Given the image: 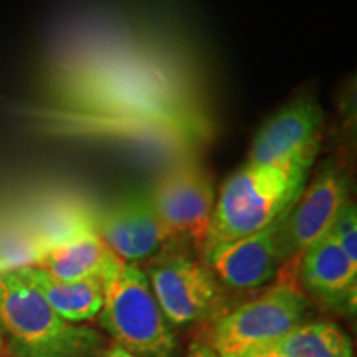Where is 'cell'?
Here are the masks:
<instances>
[{"label":"cell","instance_id":"5","mask_svg":"<svg viewBox=\"0 0 357 357\" xmlns=\"http://www.w3.org/2000/svg\"><path fill=\"white\" fill-rule=\"evenodd\" d=\"M310 301L296 287L281 281L257 300L245 303L217 321L212 349L218 357H253L273 349L305 323Z\"/></svg>","mask_w":357,"mask_h":357},{"label":"cell","instance_id":"11","mask_svg":"<svg viewBox=\"0 0 357 357\" xmlns=\"http://www.w3.org/2000/svg\"><path fill=\"white\" fill-rule=\"evenodd\" d=\"M284 217L265 230L207 250L204 257L215 278L234 289H255L270 283L287 263L281 242Z\"/></svg>","mask_w":357,"mask_h":357},{"label":"cell","instance_id":"8","mask_svg":"<svg viewBox=\"0 0 357 357\" xmlns=\"http://www.w3.org/2000/svg\"><path fill=\"white\" fill-rule=\"evenodd\" d=\"M144 273L169 324L200 323L220 305V284L211 268L182 253L159 258Z\"/></svg>","mask_w":357,"mask_h":357},{"label":"cell","instance_id":"15","mask_svg":"<svg viewBox=\"0 0 357 357\" xmlns=\"http://www.w3.org/2000/svg\"><path fill=\"white\" fill-rule=\"evenodd\" d=\"M273 349L284 357H354L349 336L331 321L301 323Z\"/></svg>","mask_w":357,"mask_h":357},{"label":"cell","instance_id":"19","mask_svg":"<svg viewBox=\"0 0 357 357\" xmlns=\"http://www.w3.org/2000/svg\"><path fill=\"white\" fill-rule=\"evenodd\" d=\"M253 357H284V356H281L280 352L275 349H268V351H263V352H260V354H257Z\"/></svg>","mask_w":357,"mask_h":357},{"label":"cell","instance_id":"7","mask_svg":"<svg viewBox=\"0 0 357 357\" xmlns=\"http://www.w3.org/2000/svg\"><path fill=\"white\" fill-rule=\"evenodd\" d=\"M324 111L311 96L294 98L258 129L248 160L257 166L311 169L319 149Z\"/></svg>","mask_w":357,"mask_h":357},{"label":"cell","instance_id":"16","mask_svg":"<svg viewBox=\"0 0 357 357\" xmlns=\"http://www.w3.org/2000/svg\"><path fill=\"white\" fill-rule=\"evenodd\" d=\"M328 234L336 240L346 257L357 265V211L351 199L341 207Z\"/></svg>","mask_w":357,"mask_h":357},{"label":"cell","instance_id":"2","mask_svg":"<svg viewBox=\"0 0 357 357\" xmlns=\"http://www.w3.org/2000/svg\"><path fill=\"white\" fill-rule=\"evenodd\" d=\"M310 171L245 162L217 194L202 252L257 234L283 218L305 189Z\"/></svg>","mask_w":357,"mask_h":357},{"label":"cell","instance_id":"4","mask_svg":"<svg viewBox=\"0 0 357 357\" xmlns=\"http://www.w3.org/2000/svg\"><path fill=\"white\" fill-rule=\"evenodd\" d=\"M102 284L100 319L118 346L134 357H171L176 334L155 301L144 270L124 261Z\"/></svg>","mask_w":357,"mask_h":357},{"label":"cell","instance_id":"3","mask_svg":"<svg viewBox=\"0 0 357 357\" xmlns=\"http://www.w3.org/2000/svg\"><path fill=\"white\" fill-rule=\"evenodd\" d=\"M0 328L15 357H100V333L56 314L15 268L0 270Z\"/></svg>","mask_w":357,"mask_h":357},{"label":"cell","instance_id":"6","mask_svg":"<svg viewBox=\"0 0 357 357\" xmlns=\"http://www.w3.org/2000/svg\"><path fill=\"white\" fill-rule=\"evenodd\" d=\"M154 211L172 238H187L202 252L215 207L211 172L189 159L177 160L149 190Z\"/></svg>","mask_w":357,"mask_h":357},{"label":"cell","instance_id":"1","mask_svg":"<svg viewBox=\"0 0 357 357\" xmlns=\"http://www.w3.org/2000/svg\"><path fill=\"white\" fill-rule=\"evenodd\" d=\"M65 86L66 100L79 114L149 116L205 124L177 75L139 52H109L78 61L73 75H66Z\"/></svg>","mask_w":357,"mask_h":357},{"label":"cell","instance_id":"20","mask_svg":"<svg viewBox=\"0 0 357 357\" xmlns=\"http://www.w3.org/2000/svg\"><path fill=\"white\" fill-rule=\"evenodd\" d=\"M3 342H6V339H3V333H2V328H0V349H2Z\"/></svg>","mask_w":357,"mask_h":357},{"label":"cell","instance_id":"13","mask_svg":"<svg viewBox=\"0 0 357 357\" xmlns=\"http://www.w3.org/2000/svg\"><path fill=\"white\" fill-rule=\"evenodd\" d=\"M106 243L93 230L43 250L33 265L42 268L53 278L78 281L98 278L105 281L123 265Z\"/></svg>","mask_w":357,"mask_h":357},{"label":"cell","instance_id":"9","mask_svg":"<svg viewBox=\"0 0 357 357\" xmlns=\"http://www.w3.org/2000/svg\"><path fill=\"white\" fill-rule=\"evenodd\" d=\"M95 231L116 257L134 265L155 255L172 240L144 189L129 190L113 200L98 215Z\"/></svg>","mask_w":357,"mask_h":357},{"label":"cell","instance_id":"21","mask_svg":"<svg viewBox=\"0 0 357 357\" xmlns=\"http://www.w3.org/2000/svg\"><path fill=\"white\" fill-rule=\"evenodd\" d=\"M0 357H15V356H2V354H0Z\"/></svg>","mask_w":357,"mask_h":357},{"label":"cell","instance_id":"18","mask_svg":"<svg viewBox=\"0 0 357 357\" xmlns=\"http://www.w3.org/2000/svg\"><path fill=\"white\" fill-rule=\"evenodd\" d=\"M101 357H134L131 352H128L126 349H123L121 346H111V347H108V349H106L105 352H101L100 354Z\"/></svg>","mask_w":357,"mask_h":357},{"label":"cell","instance_id":"17","mask_svg":"<svg viewBox=\"0 0 357 357\" xmlns=\"http://www.w3.org/2000/svg\"><path fill=\"white\" fill-rule=\"evenodd\" d=\"M187 357H218L215 351L212 349L211 344H202V342H195L190 346Z\"/></svg>","mask_w":357,"mask_h":357},{"label":"cell","instance_id":"10","mask_svg":"<svg viewBox=\"0 0 357 357\" xmlns=\"http://www.w3.org/2000/svg\"><path fill=\"white\" fill-rule=\"evenodd\" d=\"M349 200V178L336 166H323L287 213L281 229L284 261L300 258L331 230L339 211Z\"/></svg>","mask_w":357,"mask_h":357},{"label":"cell","instance_id":"12","mask_svg":"<svg viewBox=\"0 0 357 357\" xmlns=\"http://www.w3.org/2000/svg\"><path fill=\"white\" fill-rule=\"evenodd\" d=\"M300 278L307 293L334 307H354L357 265L326 234L300 257Z\"/></svg>","mask_w":357,"mask_h":357},{"label":"cell","instance_id":"14","mask_svg":"<svg viewBox=\"0 0 357 357\" xmlns=\"http://www.w3.org/2000/svg\"><path fill=\"white\" fill-rule=\"evenodd\" d=\"M26 283L42 294L52 310L68 323L82 324L100 314L105 300V284L101 280L89 278L63 281L53 278L35 265L13 266Z\"/></svg>","mask_w":357,"mask_h":357}]
</instances>
